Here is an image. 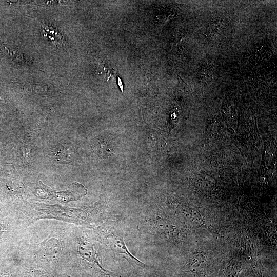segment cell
Instances as JSON below:
<instances>
[{
  "mask_svg": "<svg viewBox=\"0 0 277 277\" xmlns=\"http://www.w3.org/2000/svg\"><path fill=\"white\" fill-rule=\"evenodd\" d=\"M105 239L107 244L112 250L117 253H124L137 262L142 263L129 252L125 244L123 237L121 233L114 231V232L113 231H110L109 233L106 234Z\"/></svg>",
  "mask_w": 277,
  "mask_h": 277,
  "instance_id": "cell-1",
  "label": "cell"
},
{
  "mask_svg": "<svg viewBox=\"0 0 277 277\" xmlns=\"http://www.w3.org/2000/svg\"><path fill=\"white\" fill-rule=\"evenodd\" d=\"M42 35L43 37L50 40L55 45H63L62 36L59 31L52 26L42 24Z\"/></svg>",
  "mask_w": 277,
  "mask_h": 277,
  "instance_id": "cell-2",
  "label": "cell"
},
{
  "mask_svg": "<svg viewBox=\"0 0 277 277\" xmlns=\"http://www.w3.org/2000/svg\"><path fill=\"white\" fill-rule=\"evenodd\" d=\"M183 215L190 222L196 225H201L204 220L202 215L197 210L191 208H185Z\"/></svg>",
  "mask_w": 277,
  "mask_h": 277,
  "instance_id": "cell-3",
  "label": "cell"
},
{
  "mask_svg": "<svg viewBox=\"0 0 277 277\" xmlns=\"http://www.w3.org/2000/svg\"><path fill=\"white\" fill-rule=\"evenodd\" d=\"M80 252L85 259L89 262H93L95 259V254L93 247L88 243H84L81 245Z\"/></svg>",
  "mask_w": 277,
  "mask_h": 277,
  "instance_id": "cell-4",
  "label": "cell"
},
{
  "mask_svg": "<svg viewBox=\"0 0 277 277\" xmlns=\"http://www.w3.org/2000/svg\"><path fill=\"white\" fill-rule=\"evenodd\" d=\"M52 240L53 239H51L47 243L45 249L47 254L56 256V255L60 252V245L57 240L55 239H54V241Z\"/></svg>",
  "mask_w": 277,
  "mask_h": 277,
  "instance_id": "cell-5",
  "label": "cell"
},
{
  "mask_svg": "<svg viewBox=\"0 0 277 277\" xmlns=\"http://www.w3.org/2000/svg\"><path fill=\"white\" fill-rule=\"evenodd\" d=\"M257 275H255V276H254L253 277H262L261 275V274H258V273L256 274Z\"/></svg>",
  "mask_w": 277,
  "mask_h": 277,
  "instance_id": "cell-6",
  "label": "cell"
}]
</instances>
